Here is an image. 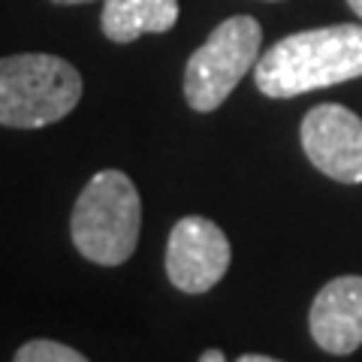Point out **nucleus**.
Segmentation results:
<instances>
[{"label": "nucleus", "mask_w": 362, "mask_h": 362, "mask_svg": "<svg viewBox=\"0 0 362 362\" xmlns=\"http://www.w3.org/2000/svg\"><path fill=\"white\" fill-rule=\"evenodd\" d=\"M362 76V25H329L278 40L254 66L259 94L290 100Z\"/></svg>", "instance_id": "f257e3e1"}, {"label": "nucleus", "mask_w": 362, "mask_h": 362, "mask_svg": "<svg viewBox=\"0 0 362 362\" xmlns=\"http://www.w3.org/2000/svg\"><path fill=\"white\" fill-rule=\"evenodd\" d=\"M142 199L121 169H103L85 185L70 214L76 251L97 266L127 263L139 242Z\"/></svg>", "instance_id": "f03ea898"}, {"label": "nucleus", "mask_w": 362, "mask_h": 362, "mask_svg": "<svg viewBox=\"0 0 362 362\" xmlns=\"http://www.w3.org/2000/svg\"><path fill=\"white\" fill-rule=\"evenodd\" d=\"M178 21V0H103L100 28L112 42H133L142 33H166Z\"/></svg>", "instance_id": "6e6552de"}, {"label": "nucleus", "mask_w": 362, "mask_h": 362, "mask_svg": "<svg viewBox=\"0 0 362 362\" xmlns=\"http://www.w3.org/2000/svg\"><path fill=\"white\" fill-rule=\"evenodd\" d=\"M13 362H88L78 350L66 347L61 341H49V338H37L18 347Z\"/></svg>", "instance_id": "1a4fd4ad"}, {"label": "nucleus", "mask_w": 362, "mask_h": 362, "mask_svg": "<svg viewBox=\"0 0 362 362\" xmlns=\"http://www.w3.org/2000/svg\"><path fill=\"white\" fill-rule=\"evenodd\" d=\"M347 6L354 9V13H356V16L362 18V0H347Z\"/></svg>", "instance_id": "f8f14e48"}, {"label": "nucleus", "mask_w": 362, "mask_h": 362, "mask_svg": "<svg viewBox=\"0 0 362 362\" xmlns=\"http://www.w3.org/2000/svg\"><path fill=\"white\" fill-rule=\"evenodd\" d=\"M230 239L202 214L181 218L166 242V275L181 293H209L230 269Z\"/></svg>", "instance_id": "39448f33"}, {"label": "nucleus", "mask_w": 362, "mask_h": 362, "mask_svg": "<svg viewBox=\"0 0 362 362\" xmlns=\"http://www.w3.org/2000/svg\"><path fill=\"white\" fill-rule=\"evenodd\" d=\"M199 362H230L226 359L221 350H202V356H199ZM235 362H281V359H275V356H263V354H245V356H239Z\"/></svg>", "instance_id": "9d476101"}, {"label": "nucleus", "mask_w": 362, "mask_h": 362, "mask_svg": "<svg viewBox=\"0 0 362 362\" xmlns=\"http://www.w3.org/2000/svg\"><path fill=\"white\" fill-rule=\"evenodd\" d=\"M263 28L254 16H233L209 33L185 66V100L194 112H214L259 61Z\"/></svg>", "instance_id": "20e7f679"}, {"label": "nucleus", "mask_w": 362, "mask_h": 362, "mask_svg": "<svg viewBox=\"0 0 362 362\" xmlns=\"http://www.w3.org/2000/svg\"><path fill=\"white\" fill-rule=\"evenodd\" d=\"M302 148L323 175L362 185V118L338 103L314 106L299 127Z\"/></svg>", "instance_id": "423d86ee"}, {"label": "nucleus", "mask_w": 362, "mask_h": 362, "mask_svg": "<svg viewBox=\"0 0 362 362\" xmlns=\"http://www.w3.org/2000/svg\"><path fill=\"white\" fill-rule=\"evenodd\" d=\"M58 6H78V4H90V0H52Z\"/></svg>", "instance_id": "9b49d317"}, {"label": "nucleus", "mask_w": 362, "mask_h": 362, "mask_svg": "<svg viewBox=\"0 0 362 362\" xmlns=\"http://www.w3.org/2000/svg\"><path fill=\"white\" fill-rule=\"evenodd\" d=\"M82 76L58 54H9L0 58V124L40 130L66 118L82 100Z\"/></svg>", "instance_id": "7ed1b4c3"}, {"label": "nucleus", "mask_w": 362, "mask_h": 362, "mask_svg": "<svg viewBox=\"0 0 362 362\" xmlns=\"http://www.w3.org/2000/svg\"><path fill=\"white\" fill-rule=\"evenodd\" d=\"M308 329L326 354L344 356L362 347V275L332 278L317 293Z\"/></svg>", "instance_id": "0eeeda50"}]
</instances>
